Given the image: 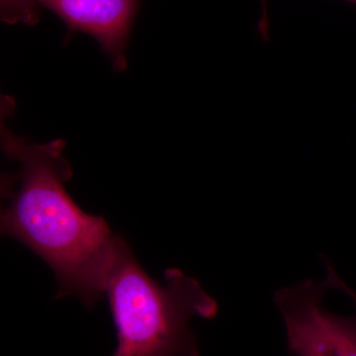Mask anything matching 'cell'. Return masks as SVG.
Listing matches in <instances>:
<instances>
[{
    "label": "cell",
    "instance_id": "52a82bcc",
    "mask_svg": "<svg viewBox=\"0 0 356 356\" xmlns=\"http://www.w3.org/2000/svg\"><path fill=\"white\" fill-rule=\"evenodd\" d=\"M348 1H350V2H353V3L356 4V0H348Z\"/></svg>",
    "mask_w": 356,
    "mask_h": 356
},
{
    "label": "cell",
    "instance_id": "3957f363",
    "mask_svg": "<svg viewBox=\"0 0 356 356\" xmlns=\"http://www.w3.org/2000/svg\"><path fill=\"white\" fill-rule=\"evenodd\" d=\"M329 289L325 281L317 284L309 280L276 292L292 355L356 356V317H341L323 306Z\"/></svg>",
    "mask_w": 356,
    "mask_h": 356
},
{
    "label": "cell",
    "instance_id": "277c9868",
    "mask_svg": "<svg viewBox=\"0 0 356 356\" xmlns=\"http://www.w3.org/2000/svg\"><path fill=\"white\" fill-rule=\"evenodd\" d=\"M65 21L70 31L95 37L116 70L127 67L124 50L138 0H38Z\"/></svg>",
    "mask_w": 356,
    "mask_h": 356
},
{
    "label": "cell",
    "instance_id": "5b68a950",
    "mask_svg": "<svg viewBox=\"0 0 356 356\" xmlns=\"http://www.w3.org/2000/svg\"><path fill=\"white\" fill-rule=\"evenodd\" d=\"M38 0H0L1 20L8 24L34 25L39 20Z\"/></svg>",
    "mask_w": 356,
    "mask_h": 356
},
{
    "label": "cell",
    "instance_id": "ba28073f",
    "mask_svg": "<svg viewBox=\"0 0 356 356\" xmlns=\"http://www.w3.org/2000/svg\"><path fill=\"white\" fill-rule=\"evenodd\" d=\"M262 3H264V6H266V0H262Z\"/></svg>",
    "mask_w": 356,
    "mask_h": 356
},
{
    "label": "cell",
    "instance_id": "6da1fadb",
    "mask_svg": "<svg viewBox=\"0 0 356 356\" xmlns=\"http://www.w3.org/2000/svg\"><path fill=\"white\" fill-rule=\"evenodd\" d=\"M2 151L17 168L2 175L0 232L29 248L58 282L56 298L76 296L88 309L104 299V280L123 240L81 210L65 184L72 177L65 142L35 144L1 124Z\"/></svg>",
    "mask_w": 356,
    "mask_h": 356
},
{
    "label": "cell",
    "instance_id": "8992f818",
    "mask_svg": "<svg viewBox=\"0 0 356 356\" xmlns=\"http://www.w3.org/2000/svg\"><path fill=\"white\" fill-rule=\"evenodd\" d=\"M332 287H334V289L341 290V292H343L344 294H346V296L353 302L356 308L355 293L353 292V290L350 289V288L348 287V285H346V283L339 277V276H337V277H334V280H332Z\"/></svg>",
    "mask_w": 356,
    "mask_h": 356
},
{
    "label": "cell",
    "instance_id": "7a4b0ae2",
    "mask_svg": "<svg viewBox=\"0 0 356 356\" xmlns=\"http://www.w3.org/2000/svg\"><path fill=\"white\" fill-rule=\"evenodd\" d=\"M165 282L146 273L123 238L104 280L116 330L112 356H199L189 323L216 317V300L180 269H166Z\"/></svg>",
    "mask_w": 356,
    "mask_h": 356
}]
</instances>
